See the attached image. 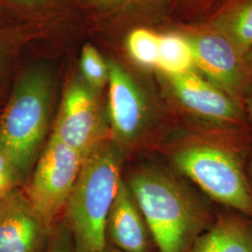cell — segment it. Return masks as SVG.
Here are the masks:
<instances>
[{"mask_svg":"<svg viewBox=\"0 0 252 252\" xmlns=\"http://www.w3.org/2000/svg\"><path fill=\"white\" fill-rule=\"evenodd\" d=\"M108 112L111 129L119 140L133 143L146 129L149 102L134 79L117 63L108 66Z\"/></svg>","mask_w":252,"mask_h":252,"instance_id":"9","label":"cell"},{"mask_svg":"<svg viewBox=\"0 0 252 252\" xmlns=\"http://www.w3.org/2000/svg\"><path fill=\"white\" fill-rule=\"evenodd\" d=\"M248 172H249V176H250V180H251V183H252V154L251 161H250L249 166H248Z\"/></svg>","mask_w":252,"mask_h":252,"instance_id":"22","label":"cell"},{"mask_svg":"<svg viewBox=\"0 0 252 252\" xmlns=\"http://www.w3.org/2000/svg\"><path fill=\"white\" fill-rule=\"evenodd\" d=\"M81 69L92 88L100 89L108 81V68L93 46L85 45L81 54Z\"/></svg>","mask_w":252,"mask_h":252,"instance_id":"16","label":"cell"},{"mask_svg":"<svg viewBox=\"0 0 252 252\" xmlns=\"http://www.w3.org/2000/svg\"><path fill=\"white\" fill-rule=\"evenodd\" d=\"M183 34L191 46L195 70L243 108L244 95L251 85L243 57L225 37L198 24Z\"/></svg>","mask_w":252,"mask_h":252,"instance_id":"7","label":"cell"},{"mask_svg":"<svg viewBox=\"0 0 252 252\" xmlns=\"http://www.w3.org/2000/svg\"><path fill=\"white\" fill-rule=\"evenodd\" d=\"M84 158L52 135L36 162L26 194L48 230L67 203Z\"/></svg>","mask_w":252,"mask_h":252,"instance_id":"5","label":"cell"},{"mask_svg":"<svg viewBox=\"0 0 252 252\" xmlns=\"http://www.w3.org/2000/svg\"><path fill=\"white\" fill-rule=\"evenodd\" d=\"M121 158L107 138L84 159L65 205L76 252H103L108 247L107 221L122 182Z\"/></svg>","mask_w":252,"mask_h":252,"instance_id":"3","label":"cell"},{"mask_svg":"<svg viewBox=\"0 0 252 252\" xmlns=\"http://www.w3.org/2000/svg\"><path fill=\"white\" fill-rule=\"evenodd\" d=\"M52 135L84 159L107 139L98 102L90 87L74 82L65 91Z\"/></svg>","mask_w":252,"mask_h":252,"instance_id":"8","label":"cell"},{"mask_svg":"<svg viewBox=\"0 0 252 252\" xmlns=\"http://www.w3.org/2000/svg\"><path fill=\"white\" fill-rule=\"evenodd\" d=\"M50 232L22 190L0 199V252H41Z\"/></svg>","mask_w":252,"mask_h":252,"instance_id":"10","label":"cell"},{"mask_svg":"<svg viewBox=\"0 0 252 252\" xmlns=\"http://www.w3.org/2000/svg\"><path fill=\"white\" fill-rule=\"evenodd\" d=\"M101 1H111V0H101ZM138 1H143V0H138ZM145 1H150V0H145ZM154 1V0H153ZM156 1V0H155Z\"/></svg>","mask_w":252,"mask_h":252,"instance_id":"24","label":"cell"},{"mask_svg":"<svg viewBox=\"0 0 252 252\" xmlns=\"http://www.w3.org/2000/svg\"><path fill=\"white\" fill-rule=\"evenodd\" d=\"M245 130L197 126L172 153L183 175L207 195L252 220Z\"/></svg>","mask_w":252,"mask_h":252,"instance_id":"1","label":"cell"},{"mask_svg":"<svg viewBox=\"0 0 252 252\" xmlns=\"http://www.w3.org/2000/svg\"><path fill=\"white\" fill-rule=\"evenodd\" d=\"M198 25L225 37L243 57L252 46V0H223Z\"/></svg>","mask_w":252,"mask_h":252,"instance_id":"12","label":"cell"},{"mask_svg":"<svg viewBox=\"0 0 252 252\" xmlns=\"http://www.w3.org/2000/svg\"><path fill=\"white\" fill-rule=\"evenodd\" d=\"M103 252H122V251H120V250H117V249H108V247L106 248V250L104 251Z\"/></svg>","mask_w":252,"mask_h":252,"instance_id":"23","label":"cell"},{"mask_svg":"<svg viewBox=\"0 0 252 252\" xmlns=\"http://www.w3.org/2000/svg\"><path fill=\"white\" fill-rule=\"evenodd\" d=\"M53 81L36 69L23 75L0 114V153L23 180L32 170L43 143L50 116Z\"/></svg>","mask_w":252,"mask_h":252,"instance_id":"4","label":"cell"},{"mask_svg":"<svg viewBox=\"0 0 252 252\" xmlns=\"http://www.w3.org/2000/svg\"><path fill=\"white\" fill-rule=\"evenodd\" d=\"M160 35L148 28H136L127 38V48L131 57L146 68L157 66Z\"/></svg>","mask_w":252,"mask_h":252,"instance_id":"15","label":"cell"},{"mask_svg":"<svg viewBox=\"0 0 252 252\" xmlns=\"http://www.w3.org/2000/svg\"><path fill=\"white\" fill-rule=\"evenodd\" d=\"M162 76L174 100L197 126L246 129L243 108L196 70Z\"/></svg>","mask_w":252,"mask_h":252,"instance_id":"6","label":"cell"},{"mask_svg":"<svg viewBox=\"0 0 252 252\" xmlns=\"http://www.w3.org/2000/svg\"><path fill=\"white\" fill-rule=\"evenodd\" d=\"M21 180L11 163L0 153V199L16 189Z\"/></svg>","mask_w":252,"mask_h":252,"instance_id":"18","label":"cell"},{"mask_svg":"<svg viewBox=\"0 0 252 252\" xmlns=\"http://www.w3.org/2000/svg\"><path fill=\"white\" fill-rule=\"evenodd\" d=\"M198 10L199 23L203 22L223 0H189ZM198 23V24H199Z\"/></svg>","mask_w":252,"mask_h":252,"instance_id":"19","label":"cell"},{"mask_svg":"<svg viewBox=\"0 0 252 252\" xmlns=\"http://www.w3.org/2000/svg\"><path fill=\"white\" fill-rule=\"evenodd\" d=\"M243 109L248 119L252 121V83L248 87L243 98Z\"/></svg>","mask_w":252,"mask_h":252,"instance_id":"20","label":"cell"},{"mask_svg":"<svg viewBox=\"0 0 252 252\" xmlns=\"http://www.w3.org/2000/svg\"><path fill=\"white\" fill-rule=\"evenodd\" d=\"M128 187L158 252H189L214 220L207 206L170 175L143 169Z\"/></svg>","mask_w":252,"mask_h":252,"instance_id":"2","label":"cell"},{"mask_svg":"<svg viewBox=\"0 0 252 252\" xmlns=\"http://www.w3.org/2000/svg\"><path fill=\"white\" fill-rule=\"evenodd\" d=\"M45 252H76L72 236L66 226H54L51 230Z\"/></svg>","mask_w":252,"mask_h":252,"instance_id":"17","label":"cell"},{"mask_svg":"<svg viewBox=\"0 0 252 252\" xmlns=\"http://www.w3.org/2000/svg\"><path fill=\"white\" fill-rule=\"evenodd\" d=\"M108 238L122 252H151L152 236L131 190L123 180L108 214Z\"/></svg>","mask_w":252,"mask_h":252,"instance_id":"11","label":"cell"},{"mask_svg":"<svg viewBox=\"0 0 252 252\" xmlns=\"http://www.w3.org/2000/svg\"><path fill=\"white\" fill-rule=\"evenodd\" d=\"M244 68L248 80L252 83V46L243 56Z\"/></svg>","mask_w":252,"mask_h":252,"instance_id":"21","label":"cell"},{"mask_svg":"<svg viewBox=\"0 0 252 252\" xmlns=\"http://www.w3.org/2000/svg\"><path fill=\"white\" fill-rule=\"evenodd\" d=\"M156 68L165 75L195 70L193 52L188 38L183 33L160 35Z\"/></svg>","mask_w":252,"mask_h":252,"instance_id":"14","label":"cell"},{"mask_svg":"<svg viewBox=\"0 0 252 252\" xmlns=\"http://www.w3.org/2000/svg\"><path fill=\"white\" fill-rule=\"evenodd\" d=\"M189 252H252V220L222 214L200 235Z\"/></svg>","mask_w":252,"mask_h":252,"instance_id":"13","label":"cell"}]
</instances>
